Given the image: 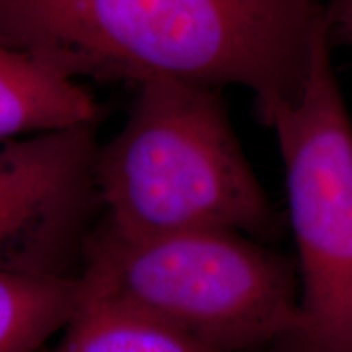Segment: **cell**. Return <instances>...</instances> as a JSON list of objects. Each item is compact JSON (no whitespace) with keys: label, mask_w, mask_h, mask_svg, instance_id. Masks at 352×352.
<instances>
[{"label":"cell","mask_w":352,"mask_h":352,"mask_svg":"<svg viewBox=\"0 0 352 352\" xmlns=\"http://www.w3.org/2000/svg\"><path fill=\"white\" fill-rule=\"evenodd\" d=\"M318 0H0V41L80 82L243 87L258 109L300 94Z\"/></svg>","instance_id":"obj_1"},{"label":"cell","mask_w":352,"mask_h":352,"mask_svg":"<svg viewBox=\"0 0 352 352\" xmlns=\"http://www.w3.org/2000/svg\"><path fill=\"white\" fill-rule=\"evenodd\" d=\"M95 170L103 223L122 235L226 228L264 239L277 227L219 88L139 85L124 126L98 147Z\"/></svg>","instance_id":"obj_2"},{"label":"cell","mask_w":352,"mask_h":352,"mask_svg":"<svg viewBox=\"0 0 352 352\" xmlns=\"http://www.w3.org/2000/svg\"><path fill=\"white\" fill-rule=\"evenodd\" d=\"M78 277L87 300L131 308L226 352L280 349L297 327V271L236 230L129 236L101 223Z\"/></svg>","instance_id":"obj_3"},{"label":"cell","mask_w":352,"mask_h":352,"mask_svg":"<svg viewBox=\"0 0 352 352\" xmlns=\"http://www.w3.org/2000/svg\"><path fill=\"white\" fill-rule=\"evenodd\" d=\"M327 21L294 100L259 109L283 157L297 250L298 318L287 352H352V122Z\"/></svg>","instance_id":"obj_4"},{"label":"cell","mask_w":352,"mask_h":352,"mask_svg":"<svg viewBox=\"0 0 352 352\" xmlns=\"http://www.w3.org/2000/svg\"><path fill=\"white\" fill-rule=\"evenodd\" d=\"M96 124L0 144V270L78 276L100 206Z\"/></svg>","instance_id":"obj_5"},{"label":"cell","mask_w":352,"mask_h":352,"mask_svg":"<svg viewBox=\"0 0 352 352\" xmlns=\"http://www.w3.org/2000/svg\"><path fill=\"white\" fill-rule=\"evenodd\" d=\"M98 118L100 104L80 82L0 41V144Z\"/></svg>","instance_id":"obj_6"},{"label":"cell","mask_w":352,"mask_h":352,"mask_svg":"<svg viewBox=\"0 0 352 352\" xmlns=\"http://www.w3.org/2000/svg\"><path fill=\"white\" fill-rule=\"evenodd\" d=\"M83 302L78 276L0 270V352H36L63 331Z\"/></svg>","instance_id":"obj_7"},{"label":"cell","mask_w":352,"mask_h":352,"mask_svg":"<svg viewBox=\"0 0 352 352\" xmlns=\"http://www.w3.org/2000/svg\"><path fill=\"white\" fill-rule=\"evenodd\" d=\"M54 352H226L164 321L83 298Z\"/></svg>","instance_id":"obj_8"},{"label":"cell","mask_w":352,"mask_h":352,"mask_svg":"<svg viewBox=\"0 0 352 352\" xmlns=\"http://www.w3.org/2000/svg\"><path fill=\"white\" fill-rule=\"evenodd\" d=\"M329 39H341L352 44V0H329L324 7Z\"/></svg>","instance_id":"obj_9"}]
</instances>
